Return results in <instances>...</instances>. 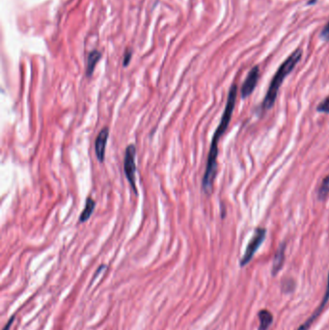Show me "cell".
Returning a JSON list of instances; mask_svg holds the SVG:
<instances>
[{
	"label": "cell",
	"mask_w": 329,
	"mask_h": 330,
	"mask_svg": "<svg viewBox=\"0 0 329 330\" xmlns=\"http://www.w3.org/2000/svg\"><path fill=\"white\" fill-rule=\"evenodd\" d=\"M285 250H286V244L282 243L274 255L273 275H276L283 268L284 262H285Z\"/></svg>",
	"instance_id": "8"
},
{
	"label": "cell",
	"mask_w": 329,
	"mask_h": 330,
	"mask_svg": "<svg viewBox=\"0 0 329 330\" xmlns=\"http://www.w3.org/2000/svg\"><path fill=\"white\" fill-rule=\"evenodd\" d=\"M329 195V175H327L319 185L318 189V199L319 201H324Z\"/></svg>",
	"instance_id": "12"
},
{
	"label": "cell",
	"mask_w": 329,
	"mask_h": 330,
	"mask_svg": "<svg viewBox=\"0 0 329 330\" xmlns=\"http://www.w3.org/2000/svg\"><path fill=\"white\" fill-rule=\"evenodd\" d=\"M136 157H137V148L134 144L128 145L125 151L124 158V170H125V178L127 179L131 189L136 195L138 194L137 188V164H136Z\"/></svg>",
	"instance_id": "3"
},
{
	"label": "cell",
	"mask_w": 329,
	"mask_h": 330,
	"mask_svg": "<svg viewBox=\"0 0 329 330\" xmlns=\"http://www.w3.org/2000/svg\"><path fill=\"white\" fill-rule=\"evenodd\" d=\"M131 55H133L131 51H129V50H126V52L125 53V57H124V62H123V65H124V67H126V66L129 64V62H130V59H131Z\"/></svg>",
	"instance_id": "14"
},
{
	"label": "cell",
	"mask_w": 329,
	"mask_h": 330,
	"mask_svg": "<svg viewBox=\"0 0 329 330\" xmlns=\"http://www.w3.org/2000/svg\"><path fill=\"white\" fill-rule=\"evenodd\" d=\"M317 1H318V0H309L307 4H308V5H312V4H315Z\"/></svg>",
	"instance_id": "17"
},
{
	"label": "cell",
	"mask_w": 329,
	"mask_h": 330,
	"mask_svg": "<svg viewBox=\"0 0 329 330\" xmlns=\"http://www.w3.org/2000/svg\"><path fill=\"white\" fill-rule=\"evenodd\" d=\"M13 319H14V318H12V319H10V321H9V322H8V323H7V324H6V326H5V327H4V329H3V330H9V329H10V327H11V325H12V322H13Z\"/></svg>",
	"instance_id": "16"
},
{
	"label": "cell",
	"mask_w": 329,
	"mask_h": 330,
	"mask_svg": "<svg viewBox=\"0 0 329 330\" xmlns=\"http://www.w3.org/2000/svg\"><path fill=\"white\" fill-rule=\"evenodd\" d=\"M109 137V128L107 126H104L98 135L95 141V153L97 156V159L100 162L104 161V156H105V149L107 140Z\"/></svg>",
	"instance_id": "6"
},
{
	"label": "cell",
	"mask_w": 329,
	"mask_h": 330,
	"mask_svg": "<svg viewBox=\"0 0 329 330\" xmlns=\"http://www.w3.org/2000/svg\"><path fill=\"white\" fill-rule=\"evenodd\" d=\"M259 77H260V68H259V66H254L250 70L246 79L241 86L240 96L242 99L248 98L255 90V88L258 84Z\"/></svg>",
	"instance_id": "5"
},
{
	"label": "cell",
	"mask_w": 329,
	"mask_h": 330,
	"mask_svg": "<svg viewBox=\"0 0 329 330\" xmlns=\"http://www.w3.org/2000/svg\"><path fill=\"white\" fill-rule=\"evenodd\" d=\"M260 319V326L259 330H268L272 325L273 321V314L268 310H261L258 314Z\"/></svg>",
	"instance_id": "11"
},
{
	"label": "cell",
	"mask_w": 329,
	"mask_h": 330,
	"mask_svg": "<svg viewBox=\"0 0 329 330\" xmlns=\"http://www.w3.org/2000/svg\"><path fill=\"white\" fill-rule=\"evenodd\" d=\"M101 57H102V53L98 50H94L89 54V56L87 58V66H86V76L88 78H90L93 75L95 67L98 64Z\"/></svg>",
	"instance_id": "10"
},
{
	"label": "cell",
	"mask_w": 329,
	"mask_h": 330,
	"mask_svg": "<svg viewBox=\"0 0 329 330\" xmlns=\"http://www.w3.org/2000/svg\"><path fill=\"white\" fill-rule=\"evenodd\" d=\"M321 39H323V40H324V41H329V33H328V34L325 35V36H324V37H322V38H321Z\"/></svg>",
	"instance_id": "18"
},
{
	"label": "cell",
	"mask_w": 329,
	"mask_h": 330,
	"mask_svg": "<svg viewBox=\"0 0 329 330\" xmlns=\"http://www.w3.org/2000/svg\"><path fill=\"white\" fill-rule=\"evenodd\" d=\"M317 111L321 113L329 114V96L317 106Z\"/></svg>",
	"instance_id": "13"
},
{
	"label": "cell",
	"mask_w": 329,
	"mask_h": 330,
	"mask_svg": "<svg viewBox=\"0 0 329 330\" xmlns=\"http://www.w3.org/2000/svg\"><path fill=\"white\" fill-rule=\"evenodd\" d=\"M329 300V273H328V277H327V283H326V289H325V293H324V296H323V298L320 302V304L318 305V307L316 309V311L311 315V317L309 319H307L306 321L298 328L297 330H308L311 325L313 324V322L318 319V317L320 316L323 308L325 307L326 303L328 302Z\"/></svg>",
	"instance_id": "7"
},
{
	"label": "cell",
	"mask_w": 329,
	"mask_h": 330,
	"mask_svg": "<svg viewBox=\"0 0 329 330\" xmlns=\"http://www.w3.org/2000/svg\"><path fill=\"white\" fill-rule=\"evenodd\" d=\"M238 96V85L236 83L232 84L229 93H228L227 103L222 114L220 123L216 128V133L212 139V144L208 156L206 170H205L204 177L202 180V188L203 191L207 195H211L214 189V183L216 178L217 173V157H218V143L220 138L225 134L226 129L232 119V115L234 112L236 101Z\"/></svg>",
	"instance_id": "1"
},
{
	"label": "cell",
	"mask_w": 329,
	"mask_h": 330,
	"mask_svg": "<svg viewBox=\"0 0 329 330\" xmlns=\"http://www.w3.org/2000/svg\"><path fill=\"white\" fill-rule=\"evenodd\" d=\"M267 237V229L266 228L257 227L254 231V235L252 239H250L249 243L246 247V250L244 252L242 258L240 259L239 266L241 268L245 267L250 261L253 259L254 255L256 254L257 250L260 248L261 243L266 239Z\"/></svg>",
	"instance_id": "4"
},
{
	"label": "cell",
	"mask_w": 329,
	"mask_h": 330,
	"mask_svg": "<svg viewBox=\"0 0 329 330\" xmlns=\"http://www.w3.org/2000/svg\"><path fill=\"white\" fill-rule=\"evenodd\" d=\"M329 33V22L328 23H326V25L323 27V29H322V31H321V33H320V37L322 38V37H324L325 35L328 34Z\"/></svg>",
	"instance_id": "15"
},
{
	"label": "cell",
	"mask_w": 329,
	"mask_h": 330,
	"mask_svg": "<svg viewBox=\"0 0 329 330\" xmlns=\"http://www.w3.org/2000/svg\"><path fill=\"white\" fill-rule=\"evenodd\" d=\"M302 49L301 48H296L295 49L292 54L284 61L283 63L280 65V67L276 71L273 80L270 84L269 90L266 94V97L261 103V108L264 111H267L271 108H273L275 101L277 99V95L279 89L284 82V80L294 71L295 66L298 64V62L301 60L302 57Z\"/></svg>",
	"instance_id": "2"
},
{
	"label": "cell",
	"mask_w": 329,
	"mask_h": 330,
	"mask_svg": "<svg viewBox=\"0 0 329 330\" xmlns=\"http://www.w3.org/2000/svg\"><path fill=\"white\" fill-rule=\"evenodd\" d=\"M96 208V202L91 197H87L86 203H85V208L83 209L81 215L80 217V223H84L88 221V219L91 217L93 215V212Z\"/></svg>",
	"instance_id": "9"
}]
</instances>
